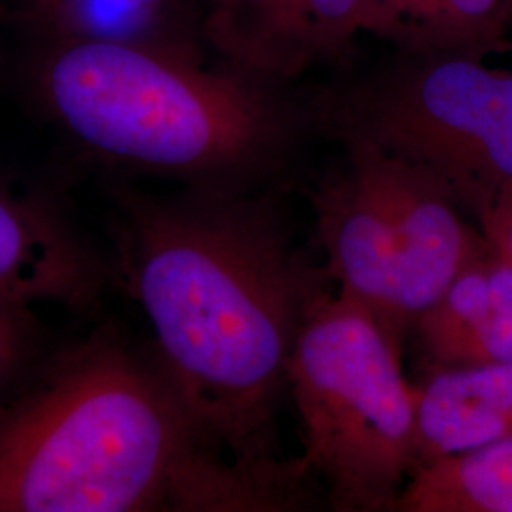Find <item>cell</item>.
<instances>
[{"mask_svg": "<svg viewBox=\"0 0 512 512\" xmlns=\"http://www.w3.org/2000/svg\"><path fill=\"white\" fill-rule=\"evenodd\" d=\"M421 353L439 368L512 361V262L494 251L452 281L416 323Z\"/></svg>", "mask_w": 512, "mask_h": 512, "instance_id": "ba28073f", "label": "cell"}, {"mask_svg": "<svg viewBox=\"0 0 512 512\" xmlns=\"http://www.w3.org/2000/svg\"><path fill=\"white\" fill-rule=\"evenodd\" d=\"M55 10L71 19L82 37H124L128 31L164 0H48Z\"/></svg>", "mask_w": 512, "mask_h": 512, "instance_id": "7c38bea8", "label": "cell"}, {"mask_svg": "<svg viewBox=\"0 0 512 512\" xmlns=\"http://www.w3.org/2000/svg\"><path fill=\"white\" fill-rule=\"evenodd\" d=\"M279 6L285 10L310 12L311 16L330 23H351L357 16H366L368 0H279Z\"/></svg>", "mask_w": 512, "mask_h": 512, "instance_id": "9a60e30c", "label": "cell"}, {"mask_svg": "<svg viewBox=\"0 0 512 512\" xmlns=\"http://www.w3.org/2000/svg\"><path fill=\"white\" fill-rule=\"evenodd\" d=\"M511 435L512 361L439 368L418 389L416 473Z\"/></svg>", "mask_w": 512, "mask_h": 512, "instance_id": "9c48e42d", "label": "cell"}, {"mask_svg": "<svg viewBox=\"0 0 512 512\" xmlns=\"http://www.w3.org/2000/svg\"><path fill=\"white\" fill-rule=\"evenodd\" d=\"M346 143V162L310 192L325 270L401 351L421 315L492 249L427 171Z\"/></svg>", "mask_w": 512, "mask_h": 512, "instance_id": "277c9868", "label": "cell"}, {"mask_svg": "<svg viewBox=\"0 0 512 512\" xmlns=\"http://www.w3.org/2000/svg\"><path fill=\"white\" fill-rule=\"evenodd\" d=\"M114 238L156 357L209 448L266 511L304 509L311 475L281 456L277 414L298 332L330 275L294 243L274 194L128 190Z\"/></svg>", "mask_w": 512, "mask_h": 512, "instance_id": "6da1fadb", "label": "cell"}, {"mask_svg": "<svg viewBox=\"0 0 512 512\" xmlns=\"http://www.w3.org/2000/svg\"><path fill=\"white\" fill-rule=\"evenodd\" d=\"M476 222L495 255L512 262V183L495 194Z\"/></svg>", "mask_w": 512, "mask_h": 512, "instance_id": "5bb4252c", "label": "cell"}, {"mask_svg": "<svg viewBox=\"0 0 512 512\" xmlns=\"http://www.w3.org/2000/svg\"><path fill=\"white\" fill-rule=\"evenodd\" d=\"M389 6L421 19L435 40L459 54L492 44L511 18L507 0H389Z\"/></svg>", "mask_w": 512, "mask_h": 512, "instance_id": "8fae6325", "label": "cell"}, {"mask_svg": "<svg viewBox=\"0 0 512 512\" xmlns=\"http://www.w3.org/2000/svg\"><path fill=\"white\" fill-rule=\"evenodd\" d=\"M105 262L48 198L0 177V298L25 308L90 311L105 293Z\"/></svg>", "mask_w": 512, "mask_h": 512, "instance_id": "52a82bcc", "label": "cell"}, {"mask_svg": "<svg viewBox=\"0 0 512 512\" xmlns=\"http://www.w3.org/2000/svg\"><path fill=\"white\" fill-rule=\"evenodd\" d=\"M275 2H279V0H275Z\"/></svg>", "mask_w": 512, "mask_h": 512, "instance_id": "e0dca14e", "label": "cell"}, {"mask_svg": "<svg viewBox=\"0 0 512 512\" xmlns=\"http://www.w3.org/2000/svg\"><path fill=\"white\" fill-rule=\"evenodd\" d=\"M268 512L156 353L110 332L0 403V512Z\"/></svg>", "mask_w": 512, "mask_h": 512, "instance_id": "7a4b0ae2", "label": "cell"}, {"mask_svg": "<svg viewBox=\"0 0 512 512\" xmlns=\"http://www.w3.org/2000/svg\"><path fill=\"white\" fill-rule=\"evenodd\" d=\"M37 86L93 156L186 188L258 190L293 141V114L255 80L128 37H74L46 57Z\"/></svg>", "mask_w": 512, "mask_h": 512, "instance_id": "3957f363", "label": "cell"}, {"mask_svg": "<svg viewBox=\"0 0 512 512\" xmlns=\"http://www.w3.org/2000/svg\"><path fill=\"white\" fill-rule=\"evenodd\" d=\"M344 141H365L427 171L478 217L512 183V69L456 54L387 76L330 112Z\"/></svg>", "mask_w": 512, "mask_h": 512, "instance_id": "8992f818", "label": "cell"}, {"mask_svg": "<svg viewBox=\"0 0 512 512\" xmlns=\"http://www.w3.org/2000/svg\"><path fill=\"white\" fill-rule=\"evenodd\" d=\"M507 8H509V14L512 16V0H507Z\"/></svg>", "mask_w": 512, "mask_h": 512, "instance_id": "2e32d148", "label": "cell"}, {"mask_svg": "<svg viewBox=\"0 0 512 512\" xmlns=\"http://www.w3.org/2000/svg\"><path fill=\"white\" fill-rule=\"evenodd\" d=\"M33 344V319L29 308L0 298V403L14 389Z\"/></svg>", "mask_w": 512, "mask_h": 512, "instance_id": "4fadbf2b", "label": "cell"}, {"mask_svg": "<svg viewBox=\"0 0 512 512\" xmlns=\"http://www.w3.org/2000/svg\"><path fill=\"white\" fill-rule=\"evenodd\" d=\"M289 391L300 412V458L338 512H397L418 469V389L374 315L346 294H321L298 332Z\"/></svg>", "mask_w": 512, "mask_h": 512, "instance_id": "5b68a950", "label": "cell"}, {"mask_svg": "<svg viewBox=\"0 0 512 512\" xmlns=\"http://www.w3.org/2000/svg\"><path fill=\"white\" fill-rule=\"evenodd\" d=\"M397 512H512V435L421 467Z\"/></svg>", "mask_w": 512, "mask_h": 512, "instance_id": "30bf717a", "label": "cell"}]
</instances>
